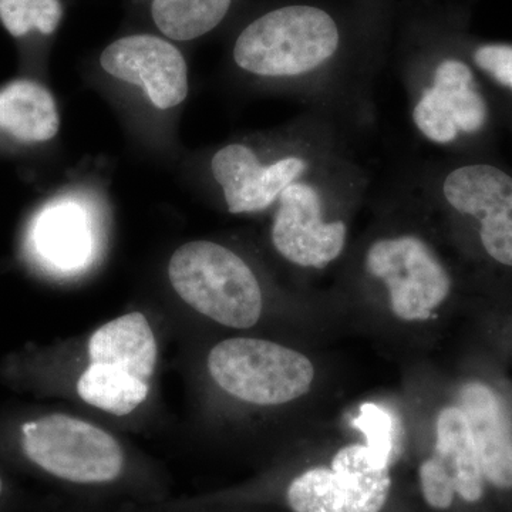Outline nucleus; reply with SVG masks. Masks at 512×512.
<instances>
[{
	"label": "nucleus",
	"instance_id": "obj_1",
	"mask_svg": "<svg viewBox=\"0 0 512 512\" xmlns=\"http://www.w3.org/2000/svg\"><path fill=\"white\" fill-rule=\"evenodd\" d=\"M168 276L187 305L221 325L248 329L261 318L258 279L244 259L220 244L192 241L178 248Z\"/></svg>",
	"mask_w": 512,
	"mask_h": 512
},
{
	"label": "nucleus",
	"instance_id": "obj_2",
	"mask_svg": "<svg viewBox=\"0 0 512 512\" xmlns=\"http://www.w3.org/2000/svg\"><path fill=\"white\" fill-rule=\"evenodd\" d=\"M335 20L313 6H286L252 22L234 47L235 63L262 77H293L313 72L338 50Z\"/></svg>",
	"mask_w": 512,
	"mask_h": 512
},
{
	"label": "nucleus",
	"instance_id": "obj_3",
	"mask_svg": "<svg viewBox=\"0 0 512 512\" xmlns=\"http://www.w3.org/2000/svg\"><path fill=\"white\" fill-rule=\"evenodd\" d=\"M22 451L47 476L76 487H107L127 474L119 441L94 424L49 414L22 426Z\"/></svg>",
	"mask_w": 512,
	"mask_h": 512
},
{
	"label": "nucleus",
	"instance_id": "obj_4",
	"mask_svg": "<svg viewBox=\"0 0 512 512\" xmlns=\"http://www.w3.org/2000/svg\"><path fill=\"white\" fill-rule=\"evenodd\" d=\"M208 370L222 390L258 406L299 399L309 392L315 377V367L302 353L254 338L218 343L208 356Z\"/></svg>",
	"mask_w": 512,
	"mask_h": 512
},
{
	"label": "nucleus",
	"instance_id": "obj_5",
	"mask_svg": "<svg viewBox=\"0 0 512 512\" xmlns=\"http://www.w3.org/2000/svg\"><path fill=\"white\" fill-rule=\"evenodd\" d=\"M390 467L377 466L365 444L340 448L329 466L306 468L286 484L291 512H382L392 493Z\"/></svg>",
	"mask_w": 512,
	"mask_h": 512
},
{
	"label": "nucleus",
	"instance_id": "obj_6",
	"mask_svg": "<svg viewBox=\"0 0 512 512\" xmlns=\"http://www.w3.org/2000/svg\"><path fill=\"white\" fill-rule=\"evenodd\" d=\"M441 191L448 208L471 225L485 259L512 271V175L494 164L458 165Z\"/></svg>",
	"mask_w": 512,
	"mask_h": 512
},
{
	"label": "nucleus",
	"instance_id": "obj_7",
	"mask_svg": "<svg viewBox=\"0 0 512 512\" xmlns=\"http://www.w3.org/2000/svg\"><path fill=\"white\" fill-rule=\"evenodd\" d=\"M369 274L382 279L397 318L423 322L447 301L451 278L426 242L413 235L376 241L366 255Z\"/></svg>",
	"mask_w": 512,
	"mask_h": 512
},
{
	"label": "nucleus",
	"instance_id": "obj_8",
	"mask_svg": "<svg viewBox=\"0 0 512 512\" xmlns=\"http://www.w3.org/2000/svg\"><path fill=\"white\" fill-rule=\"evenodd\" d=\"M419 488L431 510L447 512L457 503L480 505L488 493L466 414L454 404L437 416L433 454L421 461Z\"/></svg>",
	"mask_w": 512,
	"mask_h": 512
},
{
	"label": "nucleus",
	"instance_id": "obj_9",
	"mask_svg": "<svg viewBox=\"0 0 512 512\" xmlns=\"http://www.w3.org/2000/svg\"><path fill=\"white\" fill-rule=\"evenodd\" d=\"M490 119V104L476 73L460 59L439 63L433 83L413 110V121L420 133L437 144L481 136L490 126Z\"/></svg>",
	"mask_w": 512,
	"mask_h": 512
},
{
	"label": "nucleus",
	"instance_id": "obj_10",
	"mask_svg": "<svg viewBox=\"0 0 512 512\" xmlns=\"http://www.w3.org/2000/svg\"><path fill=\"white\" fill-rule=\"evenodd\" d=\"M272 224V244L285 259L303 268L322 269L345 249V222H326L312 185L293 183L279 197Z\"/></svg>",
	"mask_w": 512,
	"mask_h": 512
},
{
	"label": "nucleus",
	"instance_id": "obj_11",
	"mask_svg": "<svg viewBox=\"0 0 512 512\" xmlns=\"http://www.w3.org/2000/svg\"><path fill=\"white\" fill-rule=\"evenodd\" d=\"M104 72L143 87L151 103L170 110L187 99L188 69L180 50L151 35L116 40L100 56Z\"/></svg>",
	"mask_w": 512,
	"mask_h": 512
},
{
	"label": "nucleus",
	"instance_id": "obj_12",
	"mask_svg": "<svg viewBox=\"0 0 512 512\" xmlns=\"http://www.w3.org/2000/svg\"><path fill=\"white\" fill-rule=\"evenodd\" d=\"M212 174L221 185L231 214L264 211L279 200L286 187L306 170L305 160L286 157L264 165L244 144H229L211 161Z\"/></svg>",
	"mask_w": 512,
	"mask_h": 512
},
{
	"label": "nucleus",
	"instance_id": "obj_13",
	"mask_svg": "<svg viewBox=\"0 0 512 512\" xmlns=\"http://www.w3.org/2000/svg\"><path fill=\"white\" fill-rule=\"evenodd\" d=\"M457 406L466 414L488 490L512 493V421L504 400L474 380L458 390Z\"/></svg>",
	"mask_w": 512,
	"mask_h": 512
},
{
	"label": "nucleus",
	"instance_id": "obj_14",
	"mask_svg": "<svg viewBox=\"0 0 512 512\" xmlns=\"http://www.w3.org/2000/svg\"><path fill=\"white\" fill-rule=\"evenodd\" d=\"M32 239L37 255L53 269L80 271L92 259V218L80 202H52L36 218Z\"/></svg>",
	"mask_w": 512,
	"mask_h": 512
},
{
	"label": "nucleus",
	"instance_id": "obj_15",
	"mask_svg": "<svg viewBox=\"0 0 512 512\" xmlns=\"http://www.w3.org/2000/svg\"><path fill=\"white\" fill-rule=\"evenodd\" d=\"M90 363L120 367L147 382L157 365V342L143 313L133 312L110 320L93 333Z\"/></svg>",
	"mask_w": 512,
	"mask_h": 512
},
{
	"label": "nucleus",
	"instance_id": "obj_16",
	"mask_svg": "<svg viewBox=\"0 0 512 512\" xmlns=\"http://www.w3.org/2000/svg\"><path fill=\"white\" fill-rule=\"evenodd\" d=\"M56 101L46 87L18 80L0 90V130L25 143L52 140L59 131Z\"/></svg>",
	"mask_w": 512,
	"mask_h": 512
},
{
	"label": "nucleus",
	"instance_id": "obj_17",
	"mask_svg": "<svg viewBox=\"0 0 512 512\" xmlns=\"http://www.w3.org/2000/svg\"><path fill=\"white\" fill-rule=\"evenodd\" d=\"M150 392V384L120 367L90 363L77 383V393L97 409L127 416L137 409Z\"/></svg>",
	"mask_w": 512,
	"mask_h": 512
},
{
	"label": "nucleus",
	"instance_id": "obj_18",
	"mask_svg": "<svg viewBox=\"0 0 512 512\" xmlns=\"http://www.w3.org/2000/svg\"><path fill=\"white\" fill-rule=\"evenodd\" d=\"M232 0H153L151 15L170 39L188 42L217 28Z\"/></svg>",
	"mask_w": 512,
	"mask_h": 512
},
{
	"label": "nucleus",
	"instance_id": "obj_19",
	"mask_svg": "<svg viewBox=\"0 0 512 512\" xmlns=\"http://www.w3.org/2000/svg\"><path fill=\"white\" fill-rule=\"evenodd\" d=\"M62 16L59 0H0V20L15 37L28 35L32 30L52 35Z\"/></svg>",
	"mask_w": 512,
	"mask_h": 512
},
{
	"label": "nucleus",
	"instance_id": "obj_20",
	"mask_svg": "<svg viewBox=\"0 0 512 512\" xmlns=\"http://www.w3.org/2000/svg\"><path fill=\"white\" fill-rule=\"evenodd\" d=\"M353 426L365 434V446L377 466L392 467L394 458V420L392 414L377 404L366 403L360 407Z\"/></svg>",
	"mask_w": 512,
	"mask_h": 512
},
{
	"label": "nucleus",
	"instance_id": "obj_21",
	"mask_svg": "<svg viewBox=\"0 0 512 512\" xmlns=\"http://www.w3.org/2000/svg\"><path fill=\"white\" fill-rule=\"evenodd\" d=\"M474 66L491 82L512 93V45L484 43L471 53Z\"/></svg>",
	"mask_w": 512,
	"mask_h": 512
},
{
	"label": "nucleus",
	"instance_id": "obj_22",
	"mask_svg": "<svg viewBox=\"0 0 512 512\" xmlns=\"http://www.w3.org/2000/svg\"><path fill=\"white\" fill-rule=\"evenodd\" d=\"M3 491H5V483H3V478L0 476V500H2Z\"/></svg>",
	"mask_w": 512,
	"mask_h": 512
}]
</instances>
